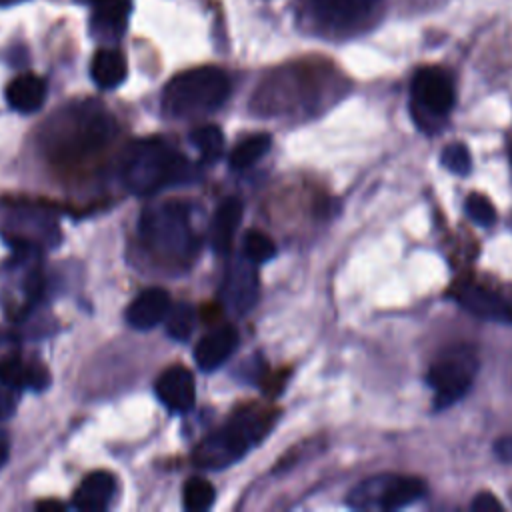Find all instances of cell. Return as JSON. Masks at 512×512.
Listing matches in <instances>:
<instances>
[{
    "label": "cell",
    "instance_id": "obj_1",
    "mask_svg": "<svg viewBox=\"0 0 512 512\" xmlns=\"http://www.w3.org/2000/svg\"><path fill=\"white\" fill-rule=\"evenodd\" d=\"M274 422V412L258 406H246L236 412L222 428L206 436L194 450L192 460L200 468H226L240 460L256 442H260Z\"/></svg>",
    "mask_w": 512,
    "mask_h": 512
},
{
    "label": "cell",
    "instance_id": "obj_2",
    "mask_svg": "<svg viewBox=\"0 0 512 512\" xmlns=\"http://www.w3.org/2000/svg\"><path fill=\"white\" fill-rule=\"evenodd\" d=\"M230 94L226 72L200 66L174 76L162 92V110L172 118H200L224 104Z\"/></svg>",
    "mask_w": 512,
    "mask_h": 512
},
{
    "label": "cell",
    "instance_id": "obj_3",
    "mask_svg": "<svg viewBox=\"0 0 512 512\" xmlns=\"http://www.w3.org/2000/svg\"><path fill=\"white\" fill-rule=\"evenodd\" d=\"M186 174V158L158 138L132 142L122 160L124 182L134 194H150L184 182Z\"/></svg>",
    "mask_w": 512,
    "mask_h": 512
},
{
    "label": "cell",
    "instance_id": "obj_4",
    "mask_svg": "<svg viewBox=\"0 0 512 512\" xmlns=\"http://www.w3.org/2000/svg\"><path fill=\"white\" fill-rule=\"evenodd\" d=\"M478 370L480 358L474 344L458 342L444 348L430 364L426 378L434 392V408L444 410L464 398Z\"/></svg>",
    "mask_w": 512,
    "mask_h": 512
},
{
    "label": "cell",
    "instance_id": "obj_5",
    "mask_svg": "<svg viewBox=\"0 0 512 512\" xmlns=\"http://www.w3.org/2000/svg\"><path fill=\"white\" fill-rule=\"evenodd\" d=\"M456 102L454 80L440 66H422L410 84V104L414 120L422 130H438L450 116Z\"/></svg>",
    "mask_w": 512,
    "mask_h": 512
},
{
    "label": "cell",
    "instance_id": "obj_6",
    "mask_svg": "<svg viewBox=\"0 0 512 512\" xmlns=\"http://www.w3.org/2000/svg\"><path fill=\"white\" fill-rule=\"evenodd\" d=\"M426 494V484L416 476L378 474L356 484L348 494V506L356 510H398Z\"/></svg>",
    "mask_w": 512,
    "mask_h": 512
},
{
    "label": "cell",
    "instance_id": "obj_7",
    "mask_svg": "<svg viewBox=\"0 0 512 512\" xmlns=\"http://www.w3.org/2000/svg\"><path fill=\"white\" fill-rule=\"evenodd\" d=\"M142 234L148 244L162 254L188 256L194 250L188 214L178 202H166L146 212L142 218Z\"/></svg>",
    "mask_w": 512,
    "mask_h": 512
},
{
    "label": "cell",
    "instance_id": "obj_8",
    "mask_svg": "<svg viewBox=\"0 0 512 512\" xmlns=\"http://www.w3.org/2000/svg\"><path fill=\"white\" fill-rule=\"evenodd\" d=\"M382 0H310L320 24L336 32H352L364 26Z\"/></svg>",
    "mask_w": 512,
    "mask_h": 512
},
{
    "label": "cell",
    "instance_id": "obj_9",
    "mask_svg": "<svg viewBox=\"0 0 512 512\" xmlns=\"http://www.w3.org/2000/svg\"><path fill=\"white\" fill-rule=\"evenodd\" d=\"M258 296V276L254 262L244 254L228 266L224 284H222V302L234 314H246Z\"/></svg>",
    "mask_w": 512,
    "mask_h": 512
},
{
    "label": "cell",
    "instance_id": "obj_10",
    "mask_svg": "<svg viewBox=\"0 0 512 512\" xmlns=\"http://www.w3.org/2000/svg\"><path fill=\"white\" fill-rule=\"evenodd\" d=\"M454 298L462 308L478 318L512 322V304L484 286L464 282L454 290Z\"/></svg>",
    "mask_w": 512,
    "mask_h": 512
},
{
    "label": "cell",
    "instance_id": "obj_11",
    "mask_svg": "<svg viewBox=\"0 0 512 512\" xmlns=\"http://www.w3.org/2000/svg\"><path fill=\"white\" fill-rule=\"evenodd\" d=\"M156 396L166 408L174 412L190 410L196 400V384L192 372L182 366L164 370L156 380Z\"/></svg>",
    "mask_w": 512,
    "mask_h": 512
},
{
    "label": "cell",
    "instance_id": "obj_12",
    "mask_svg": "<svg viewBox=\"0 0 512 512\" xmlns=\"http://www.w3.org/2000/svg\"><path fill=\"white\" fill-rule=\"evenodd\" d=\"M170 310V296L162 288H146L142 290L128 306L126 320L132 328L150 330L162 320Z\"/></svg>",
    "mask_w": 512,
    "mask_h": 512
},
{
    "label": "cell",
    "instance_id": "obj_13",
    "mask_svg": "<svg viewBox=\"0 0 512 512\" xmlns=\"http://www.w3.org/2000/svg\"><path fill=\"white\" fill-rule=\"evenodd\" d=\"M238 346V332L234 326H220L206 334L194 352V360L202 370H214L228 360Z\"/></svg>",
    "mask_w": 512,
    "mask_h": 512
},
{
    "label": "cell",
    "instance_id": "obj_14",
    "mask_svg": "<svg viewBox=\"0 0 512 512\" xmlns=\"http://www.w3.org/2000/svg\"><path fill=\"white\" fill-rule=\"evenodd\" d=\"M116 492V480L110 472H90L74 492V508L78 510H104Z\"/></svg>",
    "mask_w": 512,
    "mask_h": 512
},
{
    "label": "cell",
    "instance_id": "obj_15",
    "mask_svg": "<svg viewBox=\"0 0 512 512\" xmlns=\"http://www.w3.org/2000/svg\"><path fill=\"white\" fill-rule=\"evenodd\" d=\"M244 206L238 198H226L214 212L212 228H210V242L214 252L228 254L232 248L234 234L242 222Z\"/></svg>",
    "mask_w": 512,
    "mask_h": 512
},
{
    "label": "cell",
    "instance_id": "obj_16",
    "mask_svg": "<svg viewBox=\"0 0 512 512\" xmlns=\"http://www.w3.org/2000/svg\"><path fill=\"white\" fill-rule=\"evenodd\" d=\"M130 0H100L92 12V34L100 40H116L128 22Z\"/></svg>",
    "mask_w": 512,
    "mask_h": 512
},
{
    "label": "cell",
    "instance_id": "obj_17",
    "mask_svg": "<svg viewBox=\"0 0 512 512\" xmlns=\"http://www.w3.org/2000/svg\"><path fill=\"white\" fill-rule=\"evenodd\" d=\"M6 100L18 112H36L46 100V82L36 74H22L8 84Z\"/></svg>",
    "mask_w": 512,
    "mask_h": 512
},
{
    "label": "cell",
    "instance_id": "obj_18",
    "mask_svg": "<svg viewBox=\"0 0 512 512\" xmlns=\"http://www.w3.org/2000/svg\"><path fill=\"white\" fill-rule=\"evenodd\" d=\"M90 74L96 86L110 90L124 82L126 78V58L114 48H100L90 64Z\"/></svg>",
    "mask_w": 512,
    "mask_h": 512
},
{
    "label": "cell",
    "instance_id": "obj_19",
    "mask_svg": "<svg viewBox=\"0 0 512 512\" xmlns=\"http://www.w3.org/2000/svg\"><path fill=\"white\" fill-rule=\"evenodd\" d=\"M272 138L268 134H252L238 142V146L230 154V168L246 170L250 168L260 156L270 150Z\"/></svg>",
    "mask_w": 512,
    "mask_h": 512
},
{
    "label": "cell",
    "instance_id": "obj_20",
    "mask_svg": "<svg viewBox=\"0 0 512 512\" xmlns=\"http://www.w3.org/2000/svg\"><path fill=\"white\" fill-rule=\"evenodd\" d=\"M190 142H192V146L200 152V156H202L206 162L216 160V158L222 154V148H224L222 130H220L218 126H214V124L196 128V130L190 134Z\"/></svg>",
    "mask_w": 512,
    "mask_h": 512
},
{
    "label": "cell",
    "instance_id": "obj_21",
    "mask_svg": "<svg viewBox=\"0 0 512 512\" xmlns=\"http://www.w3.org/2000/svg\"><path fill=\"white\" fill-rule=\"evenodd\" d=\"M194 326H196V310L190 304L180 302L168 310L166 332L174 340H188L190 334L194 332Z\"/></svg>",
    "mask_w": 512,
    "mask_h": 512
},
{
    "label": "cell",
    "instance_id": "obj_22",
    "mask_svg": "<svg viewBox=\"0 0 512 512\" xmlns=\"http://www.w3.org/2000/svg\"><path fill=\"white\" fill-rule=\"evenodd\" d=\"M214 486L204 478H190L184 486V506L190 512L208 510L214 504Z\"/></svg>",
    "mask_w": 512,
    "mask_h": 512
},
{
    "label": "cell",
    "instance_id": "obj_23",
    "mask_svg": "<svg viewBox=\"0 0 512 512\" xmlns=\"http://www.w3.org/2000/svg\"><path fill=\"white\" fill-rule=\"evenodd\" d=\"M242 252L248 260H252L254 264H262V262H268L270 258H274L276 254V246L274 242L258 232V230H250L246 236H244V244H242Z\"/></svg>",
    "mask_w": 512,
    "mask_h": 512
},
{
    "label": "cell",
    "instance_id": "obj_24",
    "mask_svg": "<svg viewBox=\"0 0 512 512\" xmlns=\"http://www.w3.org/2000/svg\"><path fill=\"white\" fill-rule=\"evenodd\" d=\"M440 160H442V166L448 168L450 172L458 174V176H466L470 170H472V156H470V150L466 144L462 142H454V144H448L442 154H440Z\"/></svg>",
    "mask_w": 512,
    "mask_h": 512
},
{
    "label": "cell",
    "instance_id": "obj_25",
    "mask_svg": "<svg viewBox=\"0 0 512 512\" xmlns=\"http://www.w3.org/2000/svg\"><path fill=\"white\" fill-rule=\"evenodd\" d=\"M28 372L30 366L22 362L18 356H4L0 358V382L12 388L28 386Z\"/></svg>",
    "mask_w": 512,
    "mask_h": 512
},
{
    "label": "cell",
    "instance_id": "obj_26",
    "mask_svg": "<svg viewBox=\"0 0 512 512\" xmlns=\"http://www.w3.org/2000/svg\"><path fill=\"white\" fill-rule=\"evenodd\" d=\"M464 208H466V214L470 216V220H474L480 226H490L496 220V210H494L492 202L482 194H476V192L468 194Z\"/></svg>",
    "mask_w": 512,
    "mask_h": 512
},
{
    "label": "cell",
    "instance_id": "obj_27",
    "mask_svg": "<svg viewBox=\"0 0 512 512\" xmlns=\"http://www.w3.org/2000/svg\"><path fill=\"white\" fill-rule=\"evenodd\" d=\"M470 508H472L474 512H496V510H502V504H500L498 498L492 496L490 492H482V494H478V496L472 500Z\"/></svg>",
    "mask_w": 512,
    "mask_h": 512
},
{
    "label": "cell",
    "instance_id": "obj_28",
    "mask_svg": "<svg viewBox=\"0 0 512 512\" xmlns=\"http://www.w3.org/2000/svg\"><path fill=\"white\" fill-rule=\"evenodd\" d=\"M14 394H12V386H6L0 382V420L8 418L14 410Z\"/></svg>",
    "mask_w": 512,
    "mask_h": 512
},
{
    "label": "cell",
    "instance_id": "obj_29",
    "mask_svg": "<svg viewBox=\"0 0 512 512\" xmlns=\"http://www.w3.org/2000/svg\"><path fill=\"white\" fill-rule=\"evenodd\" d=\"M494 452L498 454L500 460L512 462V436H504L494 444Z\"/></svg>",
    "mask_w": 512,
    "mask_h": 512
},
{
    "label": "cell",
    "instance_id": "obj_30",
    "mask_svg": "<svg viewBox=\"0 0 512 512\" xmlns=\"http://www.w3.org/2000/svg\"><path fill=\"white\" fill-rule=\"evenodd\" d=\"M36 508H38L40 512H48V510H50V512H56V510H62L64 504L58 502V500H44V502H38Z\"/></svg>",
    "mask_w": 512,
    "mask_h": 512
},
{
    "label": "cell",
    "instance_id": "obj_31",
    "mask_svg": "<svg viewBox=\"0 0 512 512\" xmlns=\"http://www.w3.org/2000/svg\"><path fill=\"white\" fill-rule=\"evenodd\" d=\"M6 458H8V442L6 438L0 436V466L6 462Z\"/></svg>",
    "mask_w": 512,
    "mask_h": 512
},
{
    "label": "cell",
    "instance_id": "obj_32",
    "mask_svg": "<svg viewBox=\"0 0 512 512\" xmlns=\"http://www.w3.org/2000/svg\"><path fill=\"white\" fill-rule=\"evenodd\" d=\"M78 2H84V4H90V6H94V4H98L100 0H78Z\"/></svg>",
    "mask_w": 512,
    "mask_h": 512
},
{
    "label": "cell",
    "instance_id": "obj_33",
    "mask_svg": "<svg viewBox=\"0 0 512 512\" xmlns=\"http://www.w3.org/2000/svg\"><path fill=\"white\" fill-rule=\"evenodd\" d=\"M10 2H16V0H0V4H10Z\"/></svg>",
    "mask_w": 512,
    "mask_h": 512
},
{
    "label": "cell",
    "instance_id": "obj_34",
    "mask_svg": "<svg viewBox=\"0 0 512 512\" xmlns=\"http://www.w3.org/2000/svg\"><path fill=\"white\" fill-rule=\"evenodd\" d=\"M510 156H512V150H510Z\"/></svg>",
    "mask_w": 512,
    "mask_h": 512
}]
</instances>
